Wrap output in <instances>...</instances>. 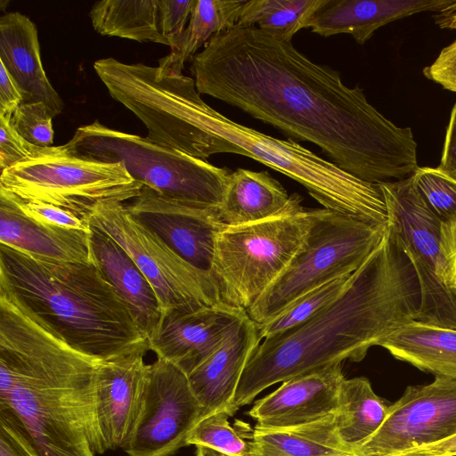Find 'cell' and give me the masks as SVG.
I'll list each match as a JSON object with an SVG mask.
<instances>
[{
    "label": "cell",
    "instance_id": "836d02e7",
    "mask_svg": "<svg viewBox=\"0 0 456 456\" xmlns=\"http://www.w3.org/2000/svg\"><path fill=\"white\" fill-rule=\"evenodd\" d=\"M0 191L6 194L24 215L41 224L64 230L90 231L89 222L70 211L53 205L21 200Z\"/></svg>",
    "mask_w": 456,
    "mask_h": 456
},
{
    "label": "cell",
    "instance_id": "4fadbf2b",
    "mask_svg": "<svg viewBox=\"0 0 456 456\" xmlns=\"http://www.w3.org/2000/svg\"><path fill=\"white\" fill-rule=\"evenodd\" d=\"M202 418L188 375L157 357L148 364L145 400L136 429L125 452L128 456H170Z\"/></svg>",
    "mask_w": 456,
    "mask_h": 456
},
{
    "label": "cell",
    "instance_id": "7bdbcfd3",
    "mask_svg": "<svg viewBox=\"0 0 456 456\" xmlns=\"http://www.w3.org/2000/svg\"><path fill=\"white\" fill-rule=\"evenodd\" d=\"M196 456H226L219 452L202 445L196 446Z\"/></svg>",
    "mask_w": 456,
    "mask_h": 456
},
{
    "label": "cell",
    "instance_id": "7a4b0ae2",
    "mask_svg": "<svg viewBox=\"0 0 456 456\" xmlns=\"http://www.w3.org/2000/svg\"><path fill=\"white\" fill-rule=\"evenodd\" d=\"M420 303L413 265L387 228L333 301L305 322L260 341L239 381L233 413L272 385L344 360L362 361L371 346L417 321Z\"/></svg>",
    "mask_w": 456,
    "mask_h": 456
},
{
    "label": "cell",
    "instance_id": "d590c367",
    "mask_svg": "<svg viewBox=\"0 0 456 456\" xmlns=\"http://www.w3.org/2000/svg\"><path fill=\"white\" fill-rule=\"evenodd\" d=\"M0 456H40L20 419L4 409H0Z\"/></svg>",
    "mask_w": 456,
    "mask_h": 456
},
{
    "label": "cell",
    "instance_id": "44dd1931",
    "mask_svg": "<svg viewBox=\"0 0 456 456\" xmlns=\"http://www.w3.org/2000/svg\"><path fill=\"white\" fill-rule=\"evenodd\" d=\"M89 241L92 261L149 338L162 316L160 302L153 287L127 252L92 224Z\"/></svg>",
    "mask_w": 456,
    "mask_h": 456
},
{
    "label": "cell",
    "instance_id": "1f68e13d",
    "mask_svg": "<svg viewBox=\"0 0 456 456\" xmlns=\"http://www.w3.org/2000/svg\"><path fill=\"white\" fill-rule=\"evenodd\" d=\"M417 188L432 212L443 222L456 221V181L436 167H418L412 174Z\"/></svg>",
    "mask_w": 456,
    "mask_h": 456
},
{
    "label": "cell",
    "instance_id": "ee69618b",
    "mask_svg": "<svg viewBox=\"0 0 456 456\" xmlns=\"http://www.w3.org/2000/svg\"><path fill=\"white\" fill-rule=\"evenodd\" d=\"M394 456H421V455H417V454H412V453H401V454H397V455H394Z\"/></svg>",
    "mask_w": 456,
    "mask_h": 456
},
{
    "label": "cell",
    "instance_id": "7c38bea8",
    "mask_svg": "<svg viewBox=\"0 0 456 456\" xmlns=\"http://www.w3.org/2000/svg\"><path fill=\"white\" fill-rule=\"evenodd\" d=\"M456 436V379L436 376L409 386L389 405L379 430L355 452L358 456H394Z\"/></svg>",
    "mask_w": 456,
    "mask_h": 456
},
{
    "label": "cell",
    "instance_id": "b9f144b4",
    "mask_svg": "<svg viewBox=\"0 0 456 456\" xmlns=\"http://www.w3.org/2000/svg\"><path fill=\"white\" fill-rule=\"evenodd\" d=\"M435 21L441 28L456 29V0L435 16Z\"/></svg>",
    "mask_w": 456,
    "mask_h": 456
},
{
    "label": "cell",
    "instance_id": "8fae6325",
    "mask_svg": "<svg viewBox=\"0 0 456 456\" xmlns=\"http://www.w3.org/2000/svg\"><path fill=\"white\" fill-rule=\"evenodd\" d=\"M88 222L110 236L133 258L153 287L162 313L195 311L222 304L211 275L186 262L137 222L126 204L99 203Z\"/></svg>",
    "mask_w": 456,
    "mask_h": 456
},
{
    "label": "cell",
    "instance_id": "ac0fdd59",
    "mask_svg": "<svg viewBox=\"0 0 456 456\" xmlns=\"http://www.w3.org/2000/svg\"><path fill=\"white\" fill-rule=\"evenodd\" d=\"M196 0H102L89 16L95 31L172 46L185 28Z\"/></svg>",
    "mask_w": 456,
    "mask_h": 456
},
{
    "label": "cell",
    "instance_id": "6da1fadb",
    "mask_svg": "<svg viewBox=\"0 0 456 456\" xmlns=\"http://www.w3.org/2000/svg\"><path fill=\"white\" fill-rule=\"evenodd\" d=\"M197 91L239 108L288 136L317 145L346 172L371 183L417 170L411 127H400L317 64L256 27L215 35L191 59Z\"/></svg>",
    "mask_w": 456,
    "mask_h": 456
},
{
    "label": "cell",
    "instance_id": "9c48e42d",
    "mask_svg": "<svg viewBox=\"0 0 456 456\" xmlns=\"http://www.w3.org/2000/svg\"><path fill=\"white\" fill-rule=\"evenodd\" d=\"M142 185L119 163H105L69 154L52 146L43 156L1 171L0 190L25 201L53 205L88 221L104 201L125 202Z\"/></svg>",
    "mask_w": 456,
    "mask_h": 456
},
{
    "label": "cell",
    "instance_id": "52a82bcc",
    "mask_svg": "<svg viewBox=\"0 0 456 456\" xmlns=\"http://www.w3.org/2000/svg\"><path fill=\"white\" fill-rule=\"evenodd\" d=\"M387 224L317 208L298 250L281 275L246 311L257 325L304 294L354 273L379 244Z\"/></svg>",
    "mask_w": 456,
    "mask_h": 456
},
{
    "label": "cell",
    "instance_id": "277c9868",
    "mask_svg": "<svg viewBox=\"0 0 456 456\" xmlns=\"http://www.w3.org/2000/svg\"><path fill=\"white\" fill-rule=\"evenodd\" d=\"M0 295L56 338L102 361L150 350L93 261H45L0 244Z\"/></svg>",
    "mask_w": 456,
    "mask_h": 456
},
{
    "label": "cell",
    "instance_id": "ffe728a7",
    "mask_svg": "<svg viewBox=\"0 0 456 456\" xmlns=\"http://www.w3.org/2000/svg\"><path fill=\"white\" fill-rule=\"evenodd\" d=\"M453 0H323L306 28L322 37L348 34L364 44L380 27L423 12H440Z\"/></svg>",
    "mask_w": 456,
    "mask_h": 456
},
{
    "label": "cell",
    "instance_id": "5b68a950",
    "mask_svg": "<svg viewBox=\"0 0 456 456\" xmlns=\"http://www.w3.org/2000/svg\"><path fill=\"white\" fill-rule=\"evenodd\" d=\"M94 69L110 96L131 110L155 143L201 159L217 153H235L233 144L195 127L191 123L199 94L193 78L142 63L100 59Z\"/></svg>",
    "mask_w": 456,
    "mask_h": 456
},
{
    "label": "cell",
    "instance_id": "e0dca14e",
    "mask_svg": "<svg viewBox=\"0 0 456 456\" xmlns=\"http://www.w3.org/2000/svg\"><path fill=\"white\" fill-rule=\"evenodd\" d=\"M344 379L341 362L297 376L256 402L248 414L263 428H293L322 420L336 413Z\"/></svg>",
    "mask_w": 456,
    "mask_h": 456
},
{
    "label": "cell",
    "instance_id": "60d3db41",
    "mask_svg": "<svg viewBox=\"0 0 456 456\" xmlns=\"http://www.w3.org/2000/svg\"><path fill=\"white\" fill-rule=\"evenodd\" d=\"M421 456H456V436L439 444L419 448L409 452Z\"/></svg>",
    "mask_w": 456,
    "mask_h": 456
},
{
    "label": "cell",
    "instance_id": "ab89813d",
    "mask_svg": "<svg viewBox=\"0 0 456 456\" xmlns=\"http://www.w3.org/2000/svg\"><path fill=\"white\" fill-rule=\"evenodd\" d=\"M441 246L442 251L456 276V221L442 224Z\"/></svg>",
    "mask_w": 456,
    "mask_h": 456
},
{
    "label": "cell",
    "instance_id": "d6a6232c",
    "mask_svg": "<svg viewBox=\"0 0 456 456\" xmlns=\"http://www.w3.org/2000/svg\"><path fill=\"white\" fill-rule=\"evenodd\" d=\"M53 111L44 102H22L13 112L11 124L26 141L39 147L53 142Z\"/></svg>",
    "mask_w": 456,
    "mask_h": 456
},
{
    "label": "cell",
    "instance_id": "74e56055",
    "mask_svg": "<svg viewBox=\"0 0 456 456\" xmlns=\"http://www.w3.org/2000/svg\"><path fill=\"white\" fill-rule=\"evenodd\" d=\"M22 102L23 97L17 83L0 62V116L11 118Z\"/></svg>",
    "mask_w": 456,
    "mask_h": 456
},
{
    "label": "cell",
    "instance_id": "7402d4cb",
    "mask_svg": "<svg viewBox=\"0 0 456 456\" xmlns=\"http://www.w3.org/2000/svg\"><path fill=\"white\" fill-rule=\"evenodd\" d=\"M0 62L17 83L23 102H41L57 116L64 103L43 68L36 25L18 12L0 17Z\"/></svg>",
    "mask_w": 456,
    "mask_h": 456
},
{
    "label": "cell",
    "instance_id": "8d00e7d4",
    "mask_svg": "<svg viewBox=\"0 0 456 456\" xmlns=\"http://www.w3.org/2000/svg\"><path fill=\"white\" fill-rule=\"evenodd\" d=\"M424 76L456 93V40L442 49L435 61L423 69Z\"/></svg>",
    "mask_w": 456,
    "mask_h": 456
},
{
    "label": "cell",
    "instance_id": "f1b7e54d",
    "mask_svg": "<svg viewBox=\"0 0 456 456\" xmlns=\"http://www.w3.org/2000/svg\"><path fill=\"white\" fill-rule=\"evenodd\" d=\"M323 0H246L237 25L256 27L274 37L291 41L306 28L308 20Z\"/></svg>",
    "mask_w": 456,
    "mask_h": 456
},
{
    "label": "cell",
    "instance_id": "4dcf8cb0",
    "mask_svg": "<svg viewBox=\"0 0 456 456\" xmlns=\"http://www.w3.org/2000/svg\"><path fill=\"white\" fill-rule=\"evenodd\" d=\"M229 417L225 411L202 417L189 433L186 445L206 446L226 456H250L249 439L230 425Z\"/></svg>",
    "mask_w": 456,
    "mask_h": 456
},
{
    "label": "cell",
    "instance_id": "e575fe53",
    "mask_svg": "<svg viewBox=\"0 0 456 456\" xmlns=\"http://www.w3.org/2000/svg\"><path fill=\"white\" fill-rule=\"evenodd\" d=\"M51 147L31 144L20 136L11 124V118L0 116V167L1 171L17 164L48 153Z\"/></svg>",
    "mask_w": 456,
    "mask_h": 456
},
{
    "label": "cell",
    "instance_id": "484cf974",
    "mask_svg": "<svg viewBox=\"0 0 456 456\" xmlns=\"http://www.w3.org/2000/svg\"><path fill=\"white\" fill-rule=\"evenodd\" d=\"M246 436L250 441V456H358L339 438L335 414L293 428L255 426Z\"/></svg>",
    "mask_w": 456,
    "mask_h": 456
},
{
    "label": "cell",
    "instance_id": "3957f363",
    "mask_svg": "<svg viewBox=\"0 0 456 456\" xmlns=\"http://www.w3.org/2000/svg\"><path fill=\"white\" fill-rule=\"evenodd\" d=\"M102 360L71 347L0 297V409L22 423L40 456L106 452L98 425Z\"/></svg>",
    "mask_w": 456,
    "mask_h": 456
},
{
    "label": "cell",
    "instance_id": "d6986e66",
    "mask_svg": "<svg viewBox=\"0 0 456 456\" xmlns=\"http://www.w3.org/2000/svg\"><path fill=\"white\" fill-rule=\"evenodd\" d=\"M261 340L258 325L247 314L224 342L188 375L202 417L217 411L234 415L232 403L239 381Z\"/></svg>",
    "mask_w": 456,
    "mask_h": 456
},
{
    "label": "cell",
    "instance_id": "8992f818",
    "mask_svg": "<svg viewBox=\"0 0 456 456\" xmlns=\"http://www.w3.org/2000/svg\"><path fill=\"white\" fill-rule=\"evenodd\" d=\"M63 146L76 157L119 163L134 181L159 196L195 206L218 207L232 172L99 121L79 126Z\"/></svg>",
    "mask_w": 456,
    "mask_h": 456
},
{
    "label": "cell",
    "instance_id": "2e32d148",
    "mask_svg": "<svg viewBox=\"0 0 456 456\" xmlns=\"http://www.w3.org/2000/svg\"><path fill=\"white\" fill-rule=\"evenodd\" d=\"M145 353L102 361L96 375L99 430L107 451L126 450L141 419L148 364Z\"/></svg>",
    "mask_w": 456,
    "mask_h": 456
},
{
    "label": "cell",
    "instance_id": "f35d334b",
    "mask_svg": "<svg viewBox=\"0 0 456 456\" xmlns=\"http://www.w3.org/2000/svg\"><path fill=\"white\" fill-rule=\"evenodd\" d=\"M436 168L446 176L456 181V103L451 111L443 153L440 164Z\"/></svg>",
    "mask_w": 456,
    "mask_h": 456
},
{
    "label": "cell",
    "instance_id": "ba28073f",
    "mask_svg": "<svg viewBox=\"0 0 456 456\" xmlns=\"http://www.w3.org/2000/svg\"><path fill=\"white\" fill-rule=\"evenodd\" d=\"M315 213L303 207L265 221L224 226L210 271L220 302L247 311L288 266Z\"/></svg>",
    "mask_w": 456,
    "mask_h": 456
},
{
    "label": "cell",
    "instance_id": "4316f807",
    "mask_svg": "<svg viewBox=\"0 0 456 456\" xmlns=\"http://www.w3.org/2000/svg\"><path fill=\"white\" fill-rule=\"evenodd\" d=\"M389 405L374 392L366 378L344 379L335 413L341 441L354 452L385 421Z\"/></svg>",
    "mask_w": 456,
    "mask_h": 456
},
{
    "label": "cell",
    "instance_id": "cb8c5ba5",
    "mask_svg": "<svg viewBox=\"0 0 456 456\" xmlns=\"http://www.w3.org/2000/svg\"><path fill=\"white\" fill-rule=\"evenodd\" d=\"M301 202L298 194L289 195L268 172L238 168L228 177L217 211L225 226H236L298 211Z\"/></svg>",
    "mask_w": 456,
    "mask_h": 456
},
{
    "label": "cell",
    "instance_id": "9a60e30c",
    "mask_svg": "<svg viewBox=\"0 0 456 456\" xmlns=\"http://www.w3.org/2000/svg\"><path fill=\"white\" fill-rule=\"evenodd\" d=\"M246 311L224 304L195 311L167 310L148 338L149 348L189 375L228 338Z\"/></svg>",
    "mask_w": 456,
    "mask_h": 456
},
{
    "label": "cell",
    "instance_id": "603a6c76",
    "mask_svg": "<svg viewBox=\"0 0 456 456\" xmlns=\"http://www.w3.org/2000/svg\"><path fill=\"white\" fill-rule=\"evenodd\" d=\"M89 232L41 224L0 191V244L45 261L86 263L92 261Z\"/></svg>",
    "mask_w": 456,
    "mask_h": 456
},
{
    "label": "cell",
    "instance_id": "d4e9b609",
    "mask_svg": "<svg viewBox=\"0 0 456 456\" xmlns=\"http://www.w3.org/2000/svg\"><path fill=\"white\" fill-rule=\"evenodd\" d=\"M380 346L416 368L456 379V330L411 322L384 339Z\"/></svg>",
    "mask_w": 456,
    "mask_h": 456
},
{
    "label": "cell",
    "instance_id": "f546056e",
    "mask_svg": "<svg viewBox=\"0 0 456 456\" xmlns=\"http://www.w3.org/2000/svg\"><path fill=\"white\" fill-rule=\"evenodd\" d=\"M351 275L342 276L304 294L275 317L258 325L261 338L282 333L308 321L343 291Z\"/></svg>",
    "mask_w": 456,
    "mask_h": 456
},
{
    "label": "cell",
    "instance_id": "83f0119b",
    "mask_svg": "<svg viewBox=\"0 0 456 456\" xmlns=\"http://www.w3.org/2000/svg\"><path fill=\"white\" fill-rule=\"evenodd\" d=\"M246 0H196L188 26L159 66L182 73L184 63L215 35L237 25Z\"/></svg>",
    "mask_w": 456,
    "mask_h": 456
},
{
    "label": "cell",
    "instance_id": "5bb4252c",
    "mask_svg": "<svg viewBox=\"0 0 456 456\" xmlns=\"http://www.w3.org/2000/svg\"><path fill=\"white\" fill-rule=\"evenodd\" d=\"M130 215L194 267L210 274L217 236L225 226L217 208L167 200L142 186L126 204Z\"/></svg>",
    "mask_w": 456,
    "mask_h": 456
},
{
    "label": "cell",
    "instance_id": "30bf717a",
    "mask_svg": "<svg viewBox=\"0 0 456 456\" xmlns=\"http://www.w3.org/2000/svg\"><path fill=\"white\" fill-rule=\"evenodd\" d=\"M377 185L386 203L387 228L417 274L421 293L417 322L456 330V276L442 251L443 222L425 202L412 175Z\"/></svg>",
    "mask_w": 456,
    "mask_h": 456
}]
</instances>
